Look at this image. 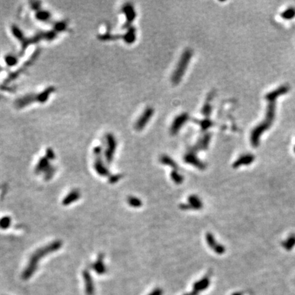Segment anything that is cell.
<instances>
[{"label":"cell","instance_id":"obj_16","mask_svg":"<svg viewBox=\"0 0 295 295\" xmlns=\"http://www.w3.org/2000/svg\"><path fill=\"white\" fill-rule=\"evenodd\" d=\"M198 123L200 125V127L202 128V130H206V129L209 128L212 125V122L210 121L209 120H202L200 122H198Z\"/></svg>","mask_w":295,"mask_h":295},{"label":"cell","instance_id":"obj_12","mask_svg":"<svg viewBox=\"0 0 295 295\" xmlns=\"http://www.w3.org/2000/svg\"><path fill=\"white\" fill-rule=\"evenodd\" d=\"M124 38H125V40L126 42H127L128 43H133V42H134L135 40V38H136L135 30L134 28H131L128 32H127V33L125 34V37Z\"/></svg>","mask_w":295,"mask_h":295},{"label":"cell","instance_id":"obj_17","mask_svg":"<svg viewBox=\"0 0 295 295\" xmlns=\"http://www.w3.org/2000/svg\"><path fill=\"white\" fill-rule=\"evenodd\" d=\"M211 106H210L209 103H206L205 104L203 109H202V113H203L205 116H207V115H209L211 112Z\"/></svg>","mask_w":295,"mask_h":295},{"label":"cell","instance_id":"obj_7","mask_svg":"<svg viewBox=\"0 0 295 295\" xmlns=\"http://www.w3.org/2000/svg\"><path fill=\"white\" fill-rule=\"evenodd\" d=\"M123 12L126 16V25H129L132 23L136 16V13L135 12L133 7L130 4H126L123 8Z\"/></svg>","mask_w":295,"mask_h":295},{"label":"cell","instance_id":"obj_10","mask_svg":"<svg viewBox=\"0 0 295 295\" xmlns=\"http://www.w3.org/2000/svg\"><path fill=\"white\" fill-rule=\"evenodd\" d=\"M210 139V135L207 134L205 135L203 138L200 139L198 144L196 145L195 149L196 150H206L209 146V142Z\"/></svg>","mask_w":295,"mask_h":295},{"label":"cell","instance_id":"obj_19","mask_svg":"<svg viewBox=\"0 0 295 295\" xmlns=\"http://www.w3.org/2000/svg\"><path fill=\"white\" fill-rule=\"evenodd\" d=\"M198 294H199V293H198V292H196L195 290H193L192 292H191V293L184 294V295H198Z\"/></svg>","mask_w":295,"mask_h":295},{"label":"cell","instance_id":"obj_8","mask_svg":"<svg viewBox=\"0 0 295 295\" xmlns=\"http://www.w3.org/2000/svg\"><path fill=\"white\" fill-rule=\"evenodd\" d=\"M254 160V156L251 155V154H245V155H243L242 156H241L240 158H238L237 161H236L234 165H233V167H238L241 165H249V163H251Z\"/></svg>","mask_w":295,"mask_h":295},{"label":"cell","instance_id":"obj_1","mask_svg":"<svg viewBox=\"0 0 295 295\" xmlns=\"http://www.w3.org/2000/svg\"><path fill=\"white\" fill-rule=\"evenodd\" d=\"M193 53L192 51L190 49H187L182 53L181 58L180 59L178 64L174 71V73L172 76V81L174 84L177 85L181 81L182 77L184 74L185 71L188 67V65L190 62L191 58H192Z\"/></svg>","mask_w":295,"mask_h":295},{"label":"cell","instance_id":"obj_15","mask_svg":"<svg viewBox=\"0 0 295 295\" xmlns=\"http://www.w3.org/2000/svg\"><path fill=\"white\" fill-rule=\"evenodd\" d=\"M294 16H295V9H294L293 8H289V9L286 10L282 14V18L285 19H293Z\"/></svg>","mask_w":295,"mask_h":295},{"label":"cell","instance_id":"obj_13","mask_svg":"<svg viewBox=\"0 0 295 295\" xmlns=\"http://www.w3.org/2000/svg\"><path fill=\"white\" fill-rule=\"evenodd\" d=\"M171 178L172 179V181L175 182L177 184H180L182 183L183 182L184 178L181 174H180L176 170H174L171 173Z\"/></svg>","mask_w":295,"mask_h":295},{"label":"cell","instance_id":"obj_11","mask_svg":"<svg viewBox=\"0 0 295 295\" xmlns=\"http://www.w3.org/2000/svg\"><path fill=\"white\" fill-rule=\"evenodd\" d=\"M160 161H161V162L163 164L168 165V166L172 167L174 170H176L178 169V165H177L176 163L174 161L172 158H170V156L166 155H163L161 157V159H160Z\"/></svg>","mask_w":295,"mask_h":295},{"label":"cell","instance_id":"obj_5","mask_svg":"<svg viewBox=\"0 0 295 295\" xmlns=\"http://www.w3.org/2000/svg\"><path fill=\"white\" fill-rule=\"evenodd\" d=\"M184 161L187 163L194 165L195 167L199 168L201 170H204L206 167V165L204 163L202 162L193 153H187L184 156Z\"/></svg>","mask_w":295,"mask_h":295},{"label":"cell","instance_id":"obj_18","mask_svg":"<svg viewBox=\"0 0 295 295\" xmlns=\"http://www.w3.org/2000/svg\"><path fill=\"white\" fill-rule=\"evenodd\" d=\"M163 292L162 289L158 288L154 289V290L153 291H152L148 295H163Z\"/></svg>","mask_w":295,"mask_h":295},{"label":"cell","instance_id":"obj_6","mask_svg":"<svg viewBox=\"0 0 295 295\" xmlns=\"http://www.w3.org/2000/svg\"><path fill=\"white\" fill-rule=\"evenodd\" d=\"M210 285V279L209 277H205L203 279L198 281L194 283L193 284V290H195L199 293V292L204 291L206 288H209Z\"/></svg>","mask_w":295,"mask_h":295},{"label":"cell","instance_id":"obj_3","mask_svg":"<svg viewBox=\"0 0 295 295\" xmlns=\"http://www.w3.org/2000/svg\"><path fill=\"white\" fill-rule=\"evenodd\" d=\"M206 241L209 246L211 248L216 254L221 255L226 251V248L223 245H221L219 243H217L216 241L215 238L211 233H207L206 235Z\"/></svg>","mask_w":295,"mask_h":295},{"label":"cell","instance_id":"obj_14","mask_svg":"<svg viewBox=\"0 0 295 295\" xmlns=\"http://www.w3.org/2000/svg\"><path fill=\"white\" fill-rule=\"evenodd\" d=\"M128 203L129 205L135 208H139L140 206H142V202L140 200L139 198H135V197H130L128 199Z\"/></svg>","mask_w":295,"mask_h":295},{"label":"cell","instance_id":"obj_9","mask_svg":"<svg viewBox=\"0 0 295 295\" xmlns=\"http://www.w3.org/2000/svg\"><path fill=\"white\" fill-rule=\"evenodd\" d=\"M188 202L192 210H199L203 207V204L197 195H190L188 199Z\"/></svg>","mask_w":295,"mask_h":295},{"label":"cell","instance_id":"obj_4","mask_svg":"<svg viewBox=\"0 0 295 295\" xmlns=\"http://www.w3.org/2000/svg\"><path fill=\"white\" fill-rule=\"evenodd\" d=\"M188 120H189V115L187 114H182L181 115H179L178 116H177L174 119L172 126H171V133L175 135L177 133H178L180 129L187 122Z\"/></svg>","mask_w":295,"mask_h":295},{"label":"cell","instance_id":"obj_20","mask_svg":"<svg viewBox=\"0 0 295 295\" xmlns=\"http://www.w3.org/2000/svg\"><path fill=\"white\" fill-rule=\"evenodd\" d=\"M232 295H243V294L241 293H238V292H237V293H233Z\"/></svg>","mask_w":295,"mask_h":295},{"label":"cell","instance_id":"obj_2","mask_svg":"<svg viewBox=\"0 0 295 295\" xmlns=\"http://www.w3.org/2000/svg\"><path fill=\"white\" fill-rule=\"evenodd\" d=\"M153 114L154 109L153 108L148 107L146 109L142 116L137 120L135 125V127L137 131H141L145 127L146 125H147V123L149 122V120H150L152 116H153Z\"/></svg>","mask_w":295,"mask_h":295}]
</instances>
